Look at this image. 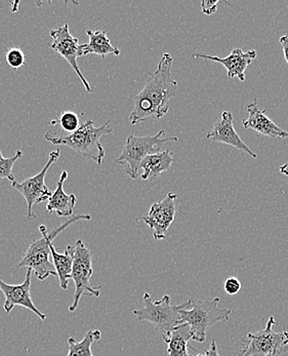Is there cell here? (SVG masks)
<instances>
[{
	"label": "cell",
	"mask_w": 288,
	"mask_h": 356,
	"mask_svg": "<svg viewBox=\"0 0 288 356\" xmlns=\"http://www.w3.org/2000/svg\"><path fill=\"white\" fill-rule=\"evenodd\" d=\"M173 56L163 54L157 69L149 73L143 90L135 97L130 124L137 126L144 120H161L171 108V100L177 96L178 83L171 77Z\"/></svg>",
	"instance_id": "obj_1"
},
{
	"label": "cell",
	"mask_w": 288,
	"mask_h": 356,
	"mask_svg": "<svg viewBox=\"0 0 288 356\" xmlns=\"http://www.w3.org/2000/svg\"><path fill=\"white\" fill-rule=\"evenodd\" d=\"M90 220H92V216L81 213V215L72 216L65 222H63L61 225L53 228L51 231L47 230L44 225H40V230L42 237L37 239V241H34L29 245L27 252L24 254L22 260L19 263V268L26 267V268L31 269L35 273L36 277L42 282L51 277V276L57 277L55 267L49 261L51 245H53V241H55L56 237L60 233L63 232L66 228H68L72 224L77 223L79 221H90Z\"/></svg>",
	"instance_id": "obj_2"
},
{
	"label": "cell",
	"mask_w": 288,
	"mask_h": 356,
	"mask_svg": "<svg viewBox=\"0 0 288 356\" xmlns=\"http://www.w3.org/2000/svg\"><path fill=\"white\" fill-rule=\"evenodd\" d=\"M111 133V122L109 120L103 126L96 127L94 122L90 120L81 124L74 133L58 137L49 131L45 134L44 138L45 141L53 145L70 147L81 156L90 159L98 165H102L105 159V150L101 143V138Z\"/></svg>",
	"instance_id": "obj_3"
},
{
	"label": "cell",
	"mask_w": 288,
	"mask_h": 356,
	"mask_svg": "<svg viewBox=\"0 0 288 356\" xmlns=\"http://www.w3.org/2000/svg\"><path fill=\"white\" fill-rule=\"evenodd\" d=\"M220 298L210 301L190 299L185 302L180 310V325L187 323L192 332V340L198 343L206 341L207 330L218 323H227L232 312L227 308L219 307Z\"/></svg>",
	"instance_id": "obj_4"
},
{
	"label": "cell",
	"mask_w": 288,
	"mask_h": 356,
	"mask_svg": "<svg viewBox=\"0 0 288 356\" xmlns=\"http://www.w3.org/2000/svg\"><path fill=\"white\" fill-rule=\"evenodd\" d=\"M164 129H160L156 135L139 137L132 133L126 138L121 154L115 159L118 165H126V174L133 180L139 177V165L148 155L161 151V145L167 142H178L177 137L164 138Z\"/></svg>",
	"instance_id": "obj_5"
},
{
	"label": "cell",
	"mask_w": 288,
	"mask_h": 356,
	"mask_svg": "<svg viewBox=\"0 0 288 356\" xmlns=\"http://www.w3.org/2000/svg\"><path fill=\"white\" fill-rule=\"evenodd\" d=\"M66 251L69 252L72 258L71 278L75 284L74 299L69 307V312H74L81 303L83 293H87L92 297L99 298L102 286H92L90 284V277L94 274L92 252L81 239H78L74 245H68Z\"/></svg>",
	"instance_id": "obj_6"
},
{
	"label": "cell",
	"mask_w": 288,
	"mask_h": 356,
	"mask_svg": "<svg viewBox=\"0 0 288 356\" xmlns=\"http://www.w3.org/2000/svg\"><path fill=\"white\" fill-rule=\"evenodd\" d=\"M143 302L144 307L135 310L133 314L139 321H149L161 335L169 333L180 325V310L184 307V303L173 305L169 295L154 302L149 293H144Z\"/></svg>",
	"instance_id": "obj_7"
},
{
	"label": "cell",
	"mask_w": 288,
	"mask_h": 356,
	"mask_svg": "<svg viewBox=\"0 0 288 356\" xmlns=\"http://www.w3.org/2000/svg\"><path fill=\"white\" fill-rule=\"evenodd\" d=\"M276 323L274 316H271L265 329L247 334L244 339V348L238 356H277L287 353L288 332H274L273 327Z\"/></svg>",
	"instance_id": "obj_8"
},
{
	"label": "cell",
	"mask_w": 288,
	"mask_h": 356,
	"mask_svg": "<svg viewBox=\"0 0 288 356\" xmlns=\"http://www.w3.org/2000/svg\"><path fill=\"white\" fill-rule=\"evenodd\" d=\"M61 156V150L53 151L49 153V161L44 168L38 172L35 176L30 177L26 179L22 183H12V187L17 191L20 192L27 202V219H35L36 215L33 213V207L37 204L46 202L51 197V192L49 191V187L45 185V177L51 165L57 163L58 159Z\"/></svg>",
	"instance_id": "obj_9"
},
{
	"label": "cell",
	"mask_w": 288,
	"mask_h": 356,
	"mask_svg": "<svg viewBox=\"0 0 288 356\" xmlns=\"http://www.w3.org/2000/svg\"><path fill=\"white\" fill-rule=\"evenodd\" d=\"M177 198V194L169 192L164 200L152 204L148 215L143 218L145 224L153 231V237L156 241L167 238V231L175 221Z\"/></svg>",
	"instance_id": "obj_10"
},
{
	"label": "cell",
	"mask_w": 288,
	"mask_h": 356,
	"mask_svg": "<svg viewBox=\"0 0 288 356\" xmlns=\"http://www.w3.org/2000/svg\"><path fill=\"white\" fill-rule=\"evenodd\" d=\"M49 34H51V38H53V43L51 45V49L59 53L70 64L73 70L76 73L77 76L81 79V83H83L87 92L92 94V88H90L87 79L83 76L81 69H79L78 64H77V59L79 58L78 40H76L70 33L68 24L60 26L57 29L51 30Z\"/></svg>",
	"instance_id": "obj_11"
},
{
	"label": "cell",
	"mask_w": 288,
	"mask_h": 356,
	"mask_svg": "<svg viewBox=\"0 0 288 356\" xmlns=\"http://www.w3.org/2000/svg\"><path fill=\"white\" fill-rule=\"evenodd\" d=\"M32 273L33 271L31 269L27 268L25 280L20 284H8L0 280V292L3 293L6 298L3 309L6 314H10L16 306H21L37 315L42 321H45L46 314L38 310L31 299L30 289H31Z\"/></svg>",
	"instance_id": "obj_12"
},
{
	"label": "cell",
	"mask_w": 288,
	"mask_h": 356,
	"mask_svg": "<svg viewBox=\"0 0 288 356\" xmlns=\"http://www.w3.org/2000/svg\"><path fill=\"white\" fill-rule=\"evenodd\" d=\"M206 139L212 142H219V143L227 144L247 153L253 159H257V155L251 150L248 146L244 143V140L236 133L233 126V115L231 112L223 111L222 118L214 124L212 131L206 134Z\"/></svg>",
	"instance_id": "obj_13"
},
{
	"label": "cell",
	"mask_w": 288,
	"mask_h": 356,
	"mask_svg": "<svg viewBox=\"0 0 288 356\" xmlns=\"http://www.w3.org/2000/svg\"><path fill=\"white\" fill-rule=\"evenodd\" d=\"M257 53L255 51H244L242 49H234L228 57L219 58L216 56H208L205 54H193L195 59L210 60L217 63L223 65L227 69V74L229 79L238 77L240 81H245V70L247 67L253 63V60L257 58Z\"/></svg>",
	"instance_id": "obj_14"
},
{
	"label": "cell",
	"mask_w": 288,
	"mask_h": 356,
	"mask_svg": "<svg viewBox=\"0 0 288 356\" xmlns=\"http://www.w3.org/2000/svg\"><path fill=\"white\" fill-rule=\"evenodd\" d=\"M248 118L242 120L244 129H253L261 135L272 139H287L288 133L280 129L274 122L266 115V109H263L257 103V99L251 104L247 105Z\"/></svg>",
	"instance_id": "obj_15"
},
{
	"label": "cell",
	"mask_w": 288,
	"mask_h": 356,
	"mask_svg": "<svg viewBox=\"0 0 288 356\" xmlns=\"http://www.w3.org/2000/svg\"><path fill=\"white\" fill-rule=\"evenodd\" d=\"M68 172L63 170L60 175L59 181L57 183V188L51 192V197L47 200L46 211L49 213H57L59 217L71 218L74 216V209L76 206L77 198L74 194H67L64 190Z\"/></svg>",
	"instance_id": "obj_16"
},
{
	"label": "cell",
	"mask_w": 288,
	"mask_h": 356,
	"mask_svg": "<svg viewBox=\"0 0 288 356\" xmlns=\"http://www.w3.org/2000/svg\"><path fill=\"white\" fill-rule=\"evenodd\" d=\"M87 34L90 40L85 44H79V57H85L90 54H96L101 58L107 57L108 55H114L116 57L120 55V49L112 44L105 30L92 31L89 29L87 30Z\"/></svg>",
	"instance_id": "obj_17"
},
{
	"label": "cell",
	"mask_w": 288,
	"mask_h": 356,
	"mask_svg": "<svg viewBox=\"0 0 288 356\" xmlns=\"http://www.w3.org/2000/svg\"><path fill=\"white\" fill-rule=\"evenodd\" d=\"M173 163V156L169 150L159 151L148 155L142 161L139 168L143 170L142 180L148 181L160 176L162 172H169Z\"/></svg>",
	"instance_id": "obj_18"
},
{
	"label": "cell",
	"mask_w": 288,
	"mask_h": 356,
	"mask_svg": "<svg viewBox=\"0 0 288 356\" xmlns=\"http://www.w3.org/2000/svg\"><path fill=\"white\" fill-rule=\"evenodd\" d=\"M162 336L167 344L169 356H191L189 355V341L192 340V332L187 323L178 325L175 329Z\"/></svg>",
	"instance_id": "obj_19"
},
{
	"label": "cell",
	"mask_w": 288,
	"mask_h": 356,
	"mask_svg": "<svg viewBox=\"0 0 288 356\" xmlns=\"http://www.w3.org/2000/svg\"><path fill=\"white\" fill-rule=\"evenodd\" d=\"M102 338L100 330H90L81 341H77L74 337L68 338V355L67 356H94L92 345Z\"/></svg>",
	"instance_id": "obj_20"
},
{
	"label": "cell",
	"mask_w": 288,
	"mask_h": 356,
	"mask_svg": "<svg viewBox=\"0 0 288 356\" xmlns=\"http://www.w3.org/2000/svg\"><path fill=\"white\" fill-rule=\"evenodd\" d=\"M51 254L53 257V265L57 273V277L59 278L60 286L62 290L66 291L72 273V258L68 251H65L64 254L56 251L53 245H51Z\"/></svg>",
	"instance_id": "obj_21"
},
{
	"label": "cell",
	"mask_w": 288,
	"mask_h": 356,
	"mask_svg": "<svg viewBox=\"0 0 288 356\" xmlns=\"http://www.w3.org/2000/svg\"><path fill=\"white\" fill-rule=\"evenodd\" d=\"M22 156L23 152L21 150H17L16 154L10 157H3L0 151V180L8 179L12 183L16 181L12 168H14L15 163Z\"/></svg>",
	"instance_id": "obj_22"
},
{
	"label": "cell",
	"mask_w": 288,
	"mask_h": 356,
	"mask_svg": "<svg viewBox=\"0 0 288 356\" xmlns=\"http://www.w3.org/2000/svg\"><path fill=\"white\" fill-rule=\"evenodd\" d=\"M59 124L62 129L69 134L74 133L81 127L78 115L72 111L62 112L59 118Z\"/></svg>",
	"instance_id": "obj_23"
},
{
	"label": "cell",
	"mask_w": 288,
	"mask_h": 356,
	"mask_svg": "<svg viewBox=\"0 0 288 356\" xmlns=\"http://www.w3.org/2000/svg\"><path fill=\"white\" fill-rule=\"evenodd\" d=\"M6 61L12 70H17L25 65V54L20 47H12L6 51Z\"/></svg>",
	"instance_id": "obj_24"
},
{
	"label": "cell",
	"mask_w": 288,
	"mask_h": 356,
	"mask_svg": "<svg viewBox=\"0 0 288 356\" xmlns=\"http://www.w3.org/2000/svg\"><path fill=\"white\" fill-rule=\"evenodd\" d=\"M223 289H225V292L227 293L228 295H237V293L240 292V290H242V282L236 277L228 278V280H226Z\"/></svg>",
	"instance_id": "obj_25"
},
{
	"label": "cell",
	"mask_w": 288,
	"mask_h": 356,
	"mask_svg": "<svg viewBox=\"0 0 288 356\" xmlns=\"http://www.w3.org/2000/svg\"><path fill=\"white\" fill-rule=\"evenodd\" d=\"M220 1H210V0H203L201 2V10L203 14L207 16H212L217 12V8Z\"/></svg>",
	"instance_id": "obj_26"
},
{
	"label": "cell",
	"mask_w": 288,
	"mask_h": 356,
	"mask_svg": "<svg viewBox=\"0 0 288 356\" xmlns=\"http://www.w3.org/2000/svg\"><path fill=\"white\" fill-rule=\"evenodd\" d=\"M195 356H221L219 353L218 346H217L216 340H212L210 343V348L204 353H199V355Z\"/></svg>",
	"instance_id": "obj_27"
},
{
	"label": "cell",
	"mask_w": 288,
	"mask_h": 356,
	"mask_svg": "<svg viewBox=\"0 0 288 356\" xmlns=\"http://www.w3.org/2000/svg\"><path fill=\"white\" fill-rule=\"evenodd\" d=\"M280 44L282 47L283 54H285V61L288 64V35L282 36L280 38Z\"/></svg>",
	"instance_id": "obj_28"
},
{
	"label": "cell",
	"mask_w": 288,
	"mask_h": 356,
	"mask_svg": "<svg viewBox=\"0 0 288 356\" xmlns=\"http://www.w3.org/2000/svg\"><path fill=\"white\" fill-rule=\"evenodd\" d=\"M279 172H280V174L288 177V163L283 165L282 167L279 168Z\"/></svg>",
	"instance_id": "obj_29"
}]
</instances>
